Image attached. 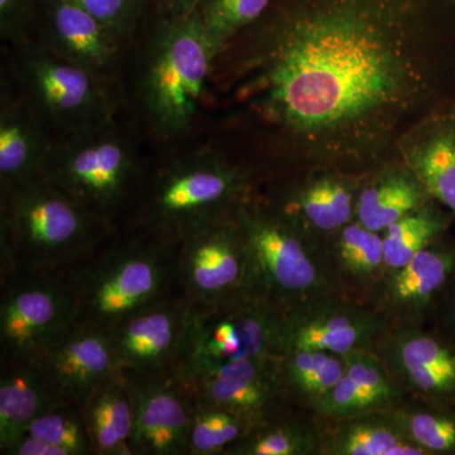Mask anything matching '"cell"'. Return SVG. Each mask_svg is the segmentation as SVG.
Segmentation results:
<instances>
[{
	"instance_id": "obj_1",
	"label": "cell",
	"mask_w": 455,
	"mask_h": 455,
	"mask_svg": "<svg viewBox=\"0 0 455 455\" xmlns=\"http://www.w3.org/2000/svg\"><path fill=\"white\" fill-rule=\"evenodd\" d=\"M430 0H299L266 55L272 121L319 155L379 148L429 88Z\"/></svg>"
},
{
	"instance_id": "obj_2",
	"label": "cell",
	"mask_w": 455,
	"mask_h": 455,
	"mask_svg": "<svg viewBox=\"0 0 455 455\" xmlns=\"http://www.w3.org/2000/svg\"><path fill=\"white\" fill-rule=\"evenodd\" d=\"M116 229L41 176L0 188V275H68Z\"/></svg>"
},
{
	"instance_id": "obj_3",
	"label": "cell",
	"mask_w": 455,
	"mask_h": 455,
	"mask_svg": "<svg viewBox=\"0 0 455 455\" xmlns=\"http://www.w3.org/2000/svg\"><path fill=\"white\" fill-rule=\"evenodd\" d=\"M247 196L241 170L209 152L173 158L145 170L121 228L178 245L196 230L233 214Z\"/></svg>"
},
{
	"instance_id": "obj_4",
	"label": "cell",
	"mask_w": 455,
	"mask_h": 455,
	"mask_svg": "<svg viewBox=\"0 0 455 455\" xmlns=\"http://www.w3.org/2000/svg\"><path fill=\"white\" fill-rule=\"evenodd\" d=\"M176 247L140 230L118 228L66 275L77 320L110 331L133 311L179 290Z\"/></svg>"
},
{
	"instance_id": "obj_5",
	"label": "cell",
	"mask_w": 455,
	"mask_h": 455,
	"mask_svg": "<svg viewBox=\"0 0 455 455\" xmlns=\"http://www.w3.org/2000/svg\"><path fill=\"white\" fill-rule=\"evenodd\" d=\"M220 51L196 12L169 16L156 28L140 82V107L156 136L175 140L190 131Z\"/></svg>"
},
{
	"instance_id": "obj_6",
	"label": "cell",
	"mask_w": 455,
	"mask_h": 455,
	"mask_svg": "<svg viewBox=\"0 0 455 455\" xmlns=\"http://www.w3.org/2000/svg\"><path fill=\"white\" fill-rule=\"evenodd\" d=\"M145 170L137 147L109 121L52 140L40 176L121 228Z\"/></svg>"
},
{
	"instance_id": "obj_7",
	"label": "cell",
	"mask_w": 455,
	"mask_h": 455,
	"mask_svg": "<svg viewBox=\"0 0 455 455\" xmlns=\"http://www.w3.org/2000/svg\"><path fill=\"white\" fill-rule=\"evenodd\" d=\"M283 315L284 310L257 293L191 304L173 372L277 359Z\"/></svg>"
},
{
	"instance_id": "obj_8",
	"label": "cell",
	"mask_w": 455,
	"mask_h": 455,
	"mask_svg": "<svg viewBox=\"0 0 455 455\" xmlns=\"http://www.w3.org/2000/svg\"><path fill=\"white\" fill-rule=\"evenodd\" d=\"M235 220L243 236L253 292L286 311L309 301L324 283L304 239L277 212L248 200Z\"/></svg>"
},
{
	"instance_id": "obj_9",
	"label": "cell",
	"mask_w": 455,
	"mask_h": 455,
	"mask_svg": "<svg viewBox=\"0 0 455 455\" xmlns=\"http://www.w3.org/2000/svg\"><path fill=\"white\" fill-rule=\"evenodd\" d=\"M18 76L25 103L40 119L52 140L113 121L112 107L100 75L86 70L44 49L22 44Z\"/></svg>"
},
{
	"instance_id": "obj_10",
	"label": "cell",
	"mask_w": 455,
	"mask_h": 455,
	"mask_svg": "<svg viewBox=\"0 0 455 455\" xmlns=\"http://www.w3.org/2000/svg\"><path fill=\"white\" fill-rule=\"evenodd\" d=\"M76 322L66 275H0V363L33 361Z\"/></svg>"
},
{
	"instance_id": "obj_11",
	"label": "cell",
	"mask_w": 455,
	"mask_h": 455,
	"mask_svg": "<svg viewBox=\"0 0 455 455\" xmlns=\"http://www.w3.org/2000/svg\"><path fill=\"white\" fill-rule=\"evenodd\" d=\"M176 283L191 304H211L254 293L235 212L180 242Z\"/></svg>"
},
{
	"instance_id": "obj_12",
	"label": "cell",
	"mask_w": 455,
	"mask_h": 455,
	"mask_svg": "<svg viewBox=\"0 0 455 455\" xmlns=\"http://www.w3.org/2000/svg\"><path fill=\"white\" fill-rule=\"evenodd\" d=\"M191 302L179 290L158 299L114 325V357L124 373L172 372L178 364Z\"/></svg>"
},
{
	"instance_id": "obj_13",
	"label": "cell",
	"mask_w": 455,
	"mask_h": 455,
	"mask_svg": "<svg viewBox=\"0 0 455 455\" xmlns=\"http://www.w3.org/2000/svg\"><path fill=\"white\" fill-rule=\"evenodd\" d=\"M133 403V455H188L196 397L175 372L124 373Z\"/></svg>"
},
{
	"instance_id": "obj_14",
	"label": "cell",
	"mask_w": 455,
	"mask_h": 455,
	"mask_svg": "<svg viewBox=\"0 0 455 455\" xmlns=\"http://www.w3.org/2000/svg\"><path fill=\"white\" fill-rule=\"evenodd\" d=\"M33 362L57 400L82 407L104 382L121 372L108 331L79 320Z\"/></svg>"
},
{
	"instance_id": "obj_15",
	"label": "cell",
	"mask_w": 455,
	"mask_h": 455,
	"mask_svg": "<svg viewBox=\"0 0 455 455\" xmlns=\"http://www.w3.org/2000/svg\"><path fill=\"white\" fill-rule=\"evenodd\" d=\"M371 311L341 301H307L284 311L278 355L289 350H322L344 355L367 350L381 334Z\"/></svg>"
},
{
	"instance_id": "obj_16",
	"label": "cell",
	"mask_w": 455,
	"mask_h": 455,
	"mask_svg": "<svg viewBox=\"0 0 455 455\" xmlns=\"http://www.w3.org/2000/svg\"><path fill=\"white\" fill-rule=\"evenodd\" d=\"M176 374L196 401L241 416L253 427L274 418L283 395L278 358Z\"/></svg>"
},
{
	"instance_id": "obj_17",
	"label": "cell",
	"mask_w": 455,
	"mask_h": 455,
	"mask_svg": "<svg viewBox=\"0 0 455 455\" xmlns=\"http://www.w3.org/2000/svg\"><path fill=\"white\" fill-rule=\"evenodd\" d=\"M47 3L38 44L86 70L107 74L116 64L121 40L82 8L64 0Z\"/></svg>"
},
{
	"instance_id": "obj_18",
	"label": "cell",
	"mask_w": 455,
	"mask_h": 455,
	"mask_svg": "<svg viewBox=\"0 0 455 455\" xmlns=\"http://www.w3.org/2000/svg\"><path fill=\"white\" fill-rule=\"evenodd\" d=\"M52 137L25 101L3 95L0 110V188L40 176Z\"/></svg>"
},
{
	"instance_id": "obj_19",
	"label": "cell",
	"mask_w": 455,
	"mask_h": 455,
	"mask_svg": "<svg viewBox=\"0 0 455 455\" xmlns=\"http://www.w3.org/2000/svg\"><path fill=\"white\" fill-rule=\"evenodd\" d=\"M57 397L36 362L0 363V453L22 438Z\"/></svg>"
},
{
	"instance_id": "obj_20",
	"label": "cell",
	"mask_w": 455,
	"mask_h": 455,
	"mask_svg": "<svg viewBox=\"0 0 455 455\" xmlns=\"http://www.w3.org/2000/svg\"><path fill=\"white\" fill-rule=\"evenodd\" d=\"M83 409L92 455H133V403L123 371L104 382Z\"/></svg>"
},
{
	"instance_id": "obj_21",
	"label": "cell",
	"mask_w": 455,
	"mask_h": 455,
	"mask_svg": "<svg viewBox=\"0 0 455 455\" xmlns=\"http://www.w3.org/2000/svg\"><path fill=\"white\" fill-rule=\"evenodd\" d=\"M392 359L416 391L431 397L455 394V352L435 338L419 331L397 335Z\"/></svg>"
},
{
	"instance_id": "obj_22",
	"label": "cell",
	"mask_w": 455,
	"mask_h": 455,
	"mask_svg": "<svg viewBox=\"0 0 455 455\" xmlns=\"http://www.w3.org/2000/svg\"><path fill=\"white\" fill-rule=\"evenodd\" d=\"M355 191L348 182L326 175L313 180L283 202L278 214L292 227L334 232L350 223L355 214Z\"/></svg>"
},
{
	"instance_id": "obj_23",
	"label": "cell",
	"mask_w": 455,
	"mask_h": 455,
	"mask_svg": "<svg viewBox=\"0 0 455 455\" xmlns=\"http://www.w3.org/2000/svg\"><path fill=\"white\" fill-rule=\"evenodd\" d=\"M410 172L455 215V116L433 123L406 151Z\"/></svg>"
},
{
	"instance_id": "obj_24",
	"label": "cell",
	"mask_w": 455,
	"mask_h": 455,
	"mask_svg": "<svg viewBox=\"0 0 455 455\" xmlns=\"http://www.w3.org/2000/svg\"><path fill=\"white\" fill-rule=\"evenodd\" d=\"M429 196L411 172H392L364 188L355 203V218L373 232H385L401 218L418 211Z\"/></svg>"
},
{
	"instance_id": "obj_25",
	"label": "cell",
	"mask_w": 455,
	"mask_h": 455,
	"mask_svg": "<svg viewBox=\"0 0 455 455\" xmlns=\"http://www.w3.org/2000/svg\"><path fill=\"white\" fill-rule=\"evenodd\" d=\"M455 268V254L430 244L394 271L387 299L397 309H420L444 286Z\"/></svg>"
},
{
	"instance_id": "obj_26",
	"label": "cell",
	"mask_w": 455,
	"mask_h": 455,
	"mask_svg": "<svg viewBox=\"0 0 455 455\" xmlns=\"http://www.w3.org/2000/svg\"><path fill=\"white\" fill-rule=\"evenodd\" d=\"M338 427L328 453L338 455H425L427 451L406 438L392 419L358 415Z\"/></svg>"
},
{
	"instance_id": "obj_27",
	"label": "cell",
	"mask_w": 455,
	"mask_h": 455,
	"mask_svg": "<svg viewBox=\"0 0 455 455\" xmlns=\"http://www.w3.org/2000/svg\"><path fill=\"white\" fill-rule=\"evenodd\" d=\"M283 391L316 403L346 373L341 355L322 350H289L278 355Z\"/></svg>"
},
{
	"instance_id": "obj_28",
	"label": "cell",
	"mask_w": 455,
	"mask_h": 455,
	"mask_svg": "<svg viewBox=\"0 0 455 455\" xmlns=\"http://www.w3.org/2000/svg\"><path fill=\"white\" fill-rule=\"evenodd\" d=\"M445 226L444 217L427 204L401 218L383 232L385 267L392 272L403 267L416 253L433 244Z\"/></svg>"
},
{
	"instance_id": "obj_29",
	"label": "cell",
	"mask_w": 455,
	"mask_h": 455,
	"mask_svg": "<svg viewBox=\"0 0 455 455\" xmlns=\"http://www.w3.org/2000/svg\"><path fill=\"white\" fill-rule=\"evenodd\" d=\"M253 429L241 416L196 400L188 439V455H223Z\"/></svg>"
},
{
	"instance_id": "obj_30",
	"label": "cell",
	"mask_w": 455,
	"mask_h": 455,
	"mask_svg": "<svg viewBox=\"0 0 455 455\" xmlns=\"http://www.w3.org/2000/svg\"><path fill=\"white\" fill-rule=\"evenodd\" d=\"M316 434L307 425L277 421L257 425L224 455H307L317 449Z\"/></svg>"
},
{
	"instance_id": "obj_31",
	"label": "cell",
	"mask_w": 455,
	"mask_h": 455,
	"mask_svg": "<svg viewBox=\"0 0 455 455\" xmlns=\"http://www.w3.org/2000/svg\"><path fill=\"white\" fill-rule=\"evenodd\" d=\"M25 435L64 448L70 455H92L82 406L56 401L29 425Z\"/></svg>"
},
{
	"instance_id": "obj_32",
	"label": "cell",
	"mask_w": 455,
	"mask_h": 455,
	"mask_svg": "<svg viewBox=\"0 0 455 455\" xmlns=\"http://www.w3.org/2000/svg\"><path fill=\"white\" fill-rule=\"evenodd\" d=\"M337 257L341 268L355 278H371L385 267L382 235L358 221L341 228Z\"/></svg>"
},
{
	"instance_id": "obj_33",
	"label": "cell",
	"mask_w": 455,
	"mask_h": 455,
	"mask_svg": "<svg viewBox=\"0 0 455 455\" xmlns=\"http://www.w3.org/2000/svg\"><path fill=\"white\" fill-rule=\"evenodd\" d=\"M271 0H200L196 13L215 46L262 16Z\"/></svg>"
},
{
	"instance_id": "obj_34",
	"label": "cell",
	"mask_w": 455,
	"mask_h": 455,
	"mask_svg": "<svg viewBox=\"0 0 455 455\" xmlns=\"http://www.w3.org/2000/svg\"><path fill=\"white\" fill-rule=\"evenodd\" d=\"M410 442L427 454L455 451V419L453 416L425 410H405L392 416Z\"/></svg>"
},
{
	"instance_id": "obj_35",
	"label": "cell",
	"mask_w": 455,
	"mask_h": 455,
	"mask_svg": "<svg viewBox=\"0 0 455 455\" xmlns=\"http://www.w3.org/2000/svg\"><path fill=\"white\" fill-rule=\"evenodd\" d=\"M313 406L320 415L337 419H349L383 407L347 373Z\"/></svg>"
},
{
	"instance_id": "obj_36",
	"label": "cell",
	"mask_w": 455,
	"mask_h": 455,
	"mask_svg": "<svg viewBox=\"0 0 455 455\" xmlns=\"http://www.w3.org/2000/svg\"><path fill=\"white\" fill-rule=\"evenodd\" d=\"M346 373L350 379L376 397L382 406L390 405L396 398L397 391L383 370L381 361L371 355L368 350H357L344 355Z\"/></svg>"
},
{
	"instance_id": "obj_37",
	"label": "cell",
	"mask_w": 455,
	"mask_h": 455,
	"mask_svg": "<svg viewBox=\"0 0 455 455\" xmlns=\"http://www.w3.org/2000/svg\"><path fill=\"white\" fill-rule=\"evenodd\" d=\"M82 8L97 18L119 38H124L133 28L139 17L142 0H64Z\"/></svg>"
},
{
	"instance_id": "obj_38",
	"label": "cell",
	"mask_w": 455,
	"mask_h": 455,
	"mask_svg": "<svg viewBox=\"0 0 455 455\" xmlns=\"http://www.w3.org/2000/svg\"><path fill=\"white\" fill-rule=\"evenodd\" d=\"M35 0H0V36L3 40L22 46L28 41Z\"/></svg>"
},
{
	"instance_id": "obj_39",
	"label": "cell",
	"mask_w": 455,
	"mask_h": 455,
	"mask_svg": "<svg viewBox=\"0 0 455 455\" xmlns=\"http://www.w3.org/2000/svg\"><path fill=\"white\" fill-rule=\"evenodd\" d=\"M2 455H70L64 448L57 447L49 442L23 435L11 447L3 451Z\"/></svg>"
},
{
	"instance_id": "obj_40",
	"label": "cell",
	"mask_w": 455,
	"mask_h": 455,
	"mask_svg": "<svg viewBox=\"0 0 455 455\" xmlns=\"http://www.w3.org/2000/svg\"><path fill=\"white\" fill-rule=\"evenodd\" d=\"M200 0H161L170 16H187L196 13Z\"/></svg>"
}]
</instances>
